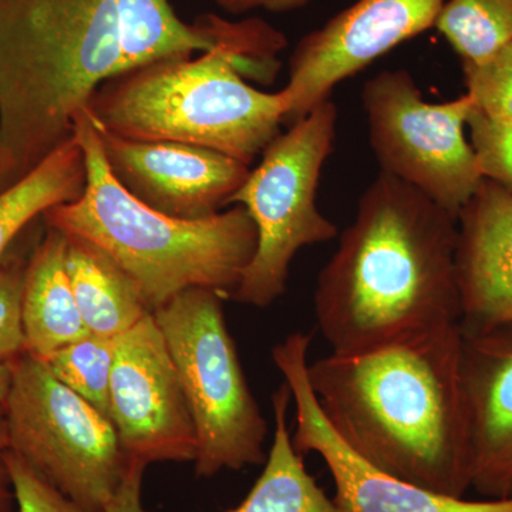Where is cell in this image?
I'll list each match as a JSON object with an SVG mask.
<instances>
[{
    "label": "cell",
    "instance_id": "29",
    "mask_svg": "<svg viewBox=\"0 0 512 512\" xmlns=\"http://www.w3.org/2000/svg\"><path fill=\"white\" fill-rule=\"evenodd\" d=\"M12 377V363L0 362V406H3L6 399H8L10 386H12Z\"/></svg>",
    "mask_w": 512,
    "mask_h": 512
},
{
    "label": "cell",
    "instance_id": "19",
    "mask_svg": "<svg viewBox=\"0 0 512 512\" xmlns=\"http://www.w3.org/2000/svg\"><path fill=\"white\" fill-rule=\"evenodd\" d=\"M86 183V157L73 136L22 180L0 192V256L37 218L57 205L79 200Z\"/></svg>",
    "mask_w": 512,
    "mask_h": 512
},
{
    "label": "cell",
    "instance_id": "6",
    "mask_svg": "<svg viewBox=\"0 0 512 512\" xmlns=\"http://www.w3.org/2000/svg\"><path fill=\"white\" fill-rule=\"evenodd\" d=\"M224 299L210 289H188L153 312L194 420L195 474L202 478L259 466L268 456V423L229 333Z\"/></svg>",
    "mask_w": 512,
    "mask_h": 512
},
{
    "label": "cell",
    "instance_id": "18",
    "mask_svg": "<svg viewBox=\"0 0 512 512\" xmlns=\"http://www.w3.org/2000/svg\"><path fill=\"white\" fill-rule=\"evenodd\" d=\"M291 387L285 382L272 396L274 441L264 470L245 500L227 512H339L333 498L306 470L303 454L293 446L288 429Z\"/></svg>",
    "mask_w": 512,
    "mask_h": 512
},
{
    "label": "cell",
    "instance_id": "24",
    "mask_svg": "<svg viewBox=\"0 0 512 512\" xmlns=\"http://www.w3.org/2000/svg\"><path fill=\"white\" fill-rule=\"evenodd\" d=\"M467 130L484 180L512 195V124L490 119L474 107Z\"/></svg>",
    "mask_w": 512,
    "mask_h": 512
},
{
    "label": "cell",
    "instance_id": "25",
    "mask_svg": "<svg viewBox=\"0 0 512 512\" xmlns=\"http://www.w3.org/2000/svg\"><path fill=\"white\" fill-rule=\"evenodd\" d=\"M19 512H104L74 503L12 451L6 454Z\"/></svg>",
    "mask_w": 512,
    "mask_h": 512
},
{
    "label": "cell",
    "instance_id": "27",
    "mask_svg": "<svg viewBox=\"0 0 512 512\" xmlns=\"http://www.w3.org/2000/svg\"><path fill=\"white\" fill-rule=\"evenodd\" d=\"M218 8L229 15H245L254 10L271 13H288L303 9L311 0H212Z\"/></svg>",
    "mask_w": 512,
    "mask_h": 512
},
{
    "label": "cell",
    "instance_id": "12",
    "mask_svg": "<svg viewBox=\"0 0 512 512\" xmlns=\"http://www.w3.org/2000/svg\"><path fill=\"white\" fill-rule=\"evenodd\" d=\"M312 336L295 332L272 350V359L291 387L296 409L293 446L316 453L335 483L339 512H512V497L466 500L397 480L376 470L345 446L323 416L308 377Z\"/></svg>",
    "mask_w": 512,
    "mask_h": 512
},
{
    "label": "cell",
    "instance_id": "22",
    "mask_svg": "<svg viewBox=\"0 0 512 512\" xmlns=\"http://www.w3.org/2000/svg\"><path fill=\"white\" fill-rule=\"evenodd\" d=\"M463 74L476 110L512 124V42L483 63L463 64Z\"/></svg>",
    "mask_w": 512,
    "mask_h": 512
},
{
    "label": "cell",
    "instance_id": "4",
    "mask_svg": "<svg viewBox=\"0 0 512 512\" xmlns=\"http://www.w3.org/2000/svg\"><path fill=\"white\" fill-rule=\"evenodd\" d=\"M286 46L284 33L256 19L247 35L198 57H164L111 77L84 110L114 136L210 148L251 167L281 134L285 101L244 76L274 82Z\"/></svg>",
    "mask_w": 512,
    "mask_h": 512
},
{
    "label": "cell",
    "instance_id": "17",
    "mask_svg": "<svg viewBox=\"0 0 512 512\" xmlns=\"http://www.w3.org/2000/svg\"><path fill=\"white\" fill-rule=\"evenodd\" d=\"M66 237L67 274L92 335L116 339L151 313L136 284L106 252L86 239Z\"/></svg>",
    "mask_w": 512,
    "mask_h": 512
},
{
    "label": "cell",
    "instance_id": "3",
    "mask_svg": "<svg viewBox=\"0 0 512 512\" xmlns=\"http://www.w3.org/2000/svg\"><path fill=\"white\" fill-rule=\"evenodd\" d=\"M457 238V218L379 171L316 282V323L333 355L460 323Z\"/></svg>",
    "mask_w": 512,
    "mask_h": 512
},
{
    "label": "cell",
    "instance_id": "14",
    "mask_svg": "<svg viewBox=\"0 0 512 512\" xmlns=\"http://www.w3.org/2000/svg\"><path fill=\"white\" fill-rule=\"evenodd\" d=\"M461 384L471 458V488L512 497V322L463 333Z\"/></svg>",
    "mask_w": 512,
    "mask_h": 512
},
{
    "label": "cell",
    "instance_id": "2",
    "mask_svg": "<svg viewBox=\"0 0 512 512\" xmlns=\"http://www.w3.org/2000/svg\"><path fill=\"white\" fill-rule=\"evenodd\" d=\"M460 323L414 333L359 355L308 365L336 436L387 476L466 497L471 458L461 384Z\"/></svg>",
    "mask_w": 512,
    "mask_h": 512
},
{
    "label": "cell",
    "instance_id": "7",
    "mask_svg": "<svg viewBox=\"0 0 512 512\" xmlns=\"http://www.w3.org/2000/svg\"><path fill=\"white\" fill-rule=\"evenodd\" d=\"M336 124L338 107L332 100L315 107L265 148L261 163L229 200L248 211L258 234L254 258L232 295L235 301L268 308L285 295L296 254L338 237V225L316 202Z\"/></svg>",
    "mask_w": 512,
    "mask_h": 512
},
{
    "label": "cell",
    "instance_id": "10",
    "mask_svg": "<svg viewBox=\"0 0 512 512\" xmlns=\"http://www.w3.org/2000/svg\"><path fill=\"white\" fill-rule=\"evenodd\" d=\"M109 417L127 460L150 466L197 458L194 420L153 312L116 338Z\"/></svg>",
    "mask_w": 512,
    "mask_h": 512
},
{
    "label": "cell",
    "instance_id": "20",
    "mask_svg": "<svg viewBox=\"0 0 512 512\" xmlns=\"http://www.w3.org/2000/svg\"><path fill=\"white\" fill-rule=\"evenodd\" d=\"M434 29L461 64L483 63L512 42V0H446Z\"/></svg>",
    "mask_w": 512,
    "mask_h": 512
},
{
    "label": "cell",
    "instance_id": "9",
    "mask_svg": "<svg viewBox=\"0 0 512 512\" xmlns=\"http://www.w3.org/2000/svg\"><path fill=\"white\" fill-rule=\"evenodd\" d=\"M362 104L380 173L416 188L458 218L484 180L467 138L471 97L464 93L430 103L412 74L397 69L367 80Z\"/></svg>",
    "mask_w": 512,
    "mask_h": 512
},
{
    "label": "cell",
    "instance_id": "23",
    "mask_svg": "<svg viewBox=\"0 0 512 512\" xmlns=\"http://www.w3.org/2000/svg\"><path fill=\"white\" fill-rule=\"evenodd\" d=\"M28 261L10 248L0 256V362L26 353L22 299Z\"/></svg>",
    "mask_w": 512,
    "mask_h": 512
},
{
    "label": "cell",
    "instance_id": "26",
    "mask_svg": "<svg viewBox=\"0 0 512 512\" xmlns=\"http://www.w3.org/2000/svg\"><path fill=\"white\" fill-rule=\"evenodd\" d=\"M147 467L144 461L128 458L120 487L104 507V512H147L141 500V487Z\"/></svg>",
    "mask_w": 512,
    "mask_h": 512
},
{
    "label": "cell",
    "instance_id": "11",
    "mask_svg": "<svg viewBox=\"0 0 512 512\" xmlns=\"http://www.w3.org/2000/svg\"><path fill=\"white\" fill-rule=\"evenodd\" d=\"M446 0H356L302 37L281 90L292 126L330 100L333 90L394 47L436 26Z\"/></svg>",
    "mask_w": 512,
    "mask_h": 512
},
{
    "label": "cell",
    "instance_id": "8",
    "mask_svg": "<svg viewBox=\"0 0 512 512\" xmlns=\"http://www.w3.org/2000/svg\"><path fill=\"white\" fill-rule=\"evenodd\" d=\"M10 363L9 450L74 503L104 511L127 467L113 423L39 357L23 353Z\"/></svg>",
    "mask_w": 512,
    "mask_h": 512
},
{
    "label": "cell",
    "instance_id": "15",
    "mask_svg": "<svg viewBox=\"0 0 512 512\" xmlns=\"http://www.w3.org/2000/svg\"><path fill=\"white\" fill-rule=\"evenodd\" d=\"M457 225L461 332L512 322V195L481 181Z\"/></svg>",
    "mask_w": 512,
    "mask_h": 512
},
{
    "label": "cell",
    "instance_id": "5",
    "mask_svg": "<svg viewBox=\"0 0 512 512\" xmlns=\"http://www.w3.org/2000/svg\"><path fill=\"white\" fill-rule=\"evenodd\" d=\"M86 157L82 197L43 215L46 225L92 242L136 284L151 312L188 289L229 298L254 258L258 234L242 205L201 220L161 214L128 194L110 174L86 110L74 120Z\"/></svg>",
    "mask_w": 512,
    "mask_h": 512
},
{
    "label": "cell",
    "instance_id": "13",
    "mask_svg": "<svg viewBox=\"0 0 512 512\" xmlns=\"http://www.w3.org/2000/svg\"><path fill=\"white\" fill-rule=\"evenodd\" d=\"M96 131L117 183L147 207L180 220H201L221 212L251 171L210 148L128 140Z\"/></svg>",
    "mask_w": 512,
    "mask_h": 512
},
{
    "label": "cell",
    "instance_id": "16",
    "mask_svg": "<svg viewBox=\"0 0 512 512\" xmlns=\"http://www.w3.org/2000/svg\"><path fill=\"white\" fill-rule=\"evenodd\" d=\"M66 255V234L46 225L28 261L22 299L26 353L39 359L90 335L74 299Z\"/></svg>",
    "mask_w": 512,
    "mask_h": 512
},
{
    "label": "cell",
    "instance_id": "1",
    "mask_svg": "<svg viewBox=\"0 0 512 512\" xmlns=\"http://www.w3.org/2000/svg\"><path fill=\"white\" fill-rule=\"evenodd\" d=\"M234 35L214 13L185 23L171 0H0V192L73 138L111 77Z\"/></svg>",
    "mask_w": 512,
    "mask_h": 512
},
{
    "label": "cell",
    "instance_id": "21",
    "mask_svg": "<svg viewBox=\"0 0 512 512\" xmlns=\"http://www.w3.org/2000/svg\"><path fill=\"white\" fill-rule=\"evenodd\" d=\"M114 348L116 339L90 333L42 360L60 383L109 417Z\"/></svg>",
    "mask_w": 512,
    "mask_h": 512
},
{
    "label": "cell",
    "instance_id": "28",
    "mask_svg": "<svg viewBox=\"0 0 512 512\" xmlns=\"http://www.w3.org/2000/svg\"><path fill=\"white\" fill-rule=\"evenodd\" d=\"M8 451V427H6L3 406H0V512H13V505H16L12 478H10L8 463H6Z\"/></svg>",
    "mask_w": 512,
    "mask_h": 512
}]
</instances>
